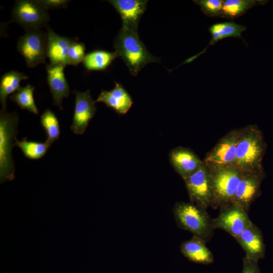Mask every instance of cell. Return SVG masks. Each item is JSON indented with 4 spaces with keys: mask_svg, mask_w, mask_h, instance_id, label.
<instances>
[{
    "mask_svg": "<svg viewBox=\"0 0 273 273\" xmlns=\"http://www.w3.org/2000/svg\"><path fill=\"white\" fill-rule=\"evenodd\" d=\"M266 148L263 133L257 125L242 127L234 166L242 172L264 170L262 160Z\"/></svg>",
    "mask_w": 273,
    "mask_h": 273,
    "instance_id": "6da1fadb",
    "label": "cell"
},
{
    "mask_svg": "<svg viewBox=\"0 0 273 273\" xmlns=\"http://www.w3.org/2000/svg\"><path fill=\"white\" fill-rule=\"evenodd\" d=\"M114 47L115 52L123 60L133 76H136L148 64L160 61V58L148 52L138 32L123 26L114 40Z\"/></svg>",
    "mask_w": 273,
    "mask_h": 273,
    "instance_id": "7a4b0ae2",
    "label": "cell"
},
{
    "mask_svg": "<svg viewBox=\"0 0 273 273\" xmlns=\"http://www.w3.org/2000/svg\"><path fill=\"white\" fill-rule=\"evenodd\" d=\"M176 223L180 229L188 231L206 242L213 235L212 219L206 210L190 202H176L173 208Z\"/></svg>",
    "mask_w": 273,
    "mask_h": 273,
    "instance_id": "3957f363",
    "label": "cell"
},
{
    "mask_svg": "<svg viewBox=\"0 0 273 273\" xmlns=\"http://www.w3.org/2000/svg\"><path fill=\"white\" fill-rule=\"evenodd\" d=\"M19 116L16 112H8L2 108L0 112V176L1 181L12 180L15 166L12 148L18 133Z\"/></svg>",
    "mask_w": 273,
    "mask_h": 273,
    "instance_id": "277c9868",
    "label": "cell"
},
{
    "mask_svg": "<svg viewBox=\"0 0 273 273\" xmlns=\"http://www.w3.org/2000/svg\"><path fill=\"white\" fill-rule=\"evenodd\" d=\"M211 172L213 189L211 207L216 209L233 201L242 172L231 166Z\"/></svg>",
    "mask_w": 273,
    "mask_h": 273,
    "instance_id": "5b68a950",
    "label": "cell"
},
{
    "mask_svg": "<svg viewBox=\"0 0 273 273\" xmlns=\"http://www.w3.org/2000/svg\"><path fill=\"white\" fill-rule=\"evenodd\" d=\"M241 129L237 128L229 131L207 153L202 161L211 171L234 166Z\"/></svg>",
    "mask_w": 273,
    "mask_h": 273,
    "instance_id": "8992f818",
    "label": "cell"
},
{
    "mask_svg": "<svg viewBox=\"0 0 273 273\" xmlns=\"http://www.w3.org/2000/svg\"><path fill=\"white\" fill-rule=\"evenodd\" d=\"M11 22L17 23L26 31L40 30L48 26L50 16L36 0H17L12 11Z\"/></svg>",
    "mask_w": 273,
    "mask_h": 273,
    "instance_id": "52a82bcc",
    "label": "cell"
},
{
    "mask_svg": "<svg viewBox=\"0 0 273 273\" xmlns=\"http://www.w3.org/2000/svg\"><path fill=\"white\" fill-rule=\"evenodd\" d=\"M184 180L191 202L206 210L211 207L213 200L211 172L204 164Z\"/></svg>",
    "mask_w": 273,
    "mask_h": 273,
    "instance_id": "ba28073f",
    "label": "cell"
},
{
    "mask_svg": "<svg viewBox=\"0 0 273 273\" xmlns=\"http://www.w3.org/2000/svg\"><path fill=\"white\" fill-rule=\"evenodd\" d=\"M47 33L41 30L26 31L17 41L19 53L28 67L34 68L44 63L47 56Z\"/></svg>",
    "mask_w": 273,
    "mask_h": 273,
    "instance_id": "9c48e42d",
    "label": "cell"
},
{
    "mask_svg": "<svg viewBox=\"0 0 273 273\" xmlns=\"http://www.w3.org/2000/svg\"><path fill=\"white\" fill-rule=\"evenodd\" d=\"M218 215L212 219L214 230H222L236 238L252 222L247 212L239 205L231 202L219 207Z\"/></svg>",
    "mask_w": 273,
    "mask_h": 273,
    "instance_id": "30bf717a",
    "label": "cell"
},
{
    "mask_svg": "<svg viewBox=\"0 0 273 273\" xmlns=\"http://www.w3.org/2000/svg\"><path fill=\"white\" fill-rule=\"evenodd\" d=\"M264 170L242 172L233 202L247 213L253 202L260 196L261 183L265 177Z\"/></svg>",
    "mask_w": 273,
    "mask_h": 273,
    "instance_id": "8fae6325",
    "label": "cell"
},
{
    "mask_svg": "<svg viewBox=\"0 0 273 273\" xmlns=\"http://www.w3.org/2000/svg\"><path fill=\"white\" fill-rule=\"evenodd\" d=\"M75 106L71 130L76 134H83L89 121L94 116L97 108L90 91L73 90Z\"/></svg>",
    "mask_w": 273,
    "mask_h": 273,
    "instance_id": "7c38bea8",
    "label": "cell"
},
{
    "mask_svg": "<svg viewBox=\"0 0 273 273\" xmlns=\"http://www.w3.org/2000/svg\"><path fill=\"white\" fill-rule=\"evenodd\" d=\"M169 158L174 170L184 180L196 172L203 164L192 150L183 147L172 149Z\"/></svg>",
    "mask_w": 273,
    "mask_h": 273,
    "instance_id": "4fadbf2b",
    "label": "cell"
},
{
    "mask_svg": "<svg viewBox=\"0 0 273 273\" xmlns=\"http://www.w3.org/2000/svg\"><path fill=\"white\" fill-rule=\"evenodd\" d=\"M116 10L122 20V26L138 32V24L146 10L148 1L109 0L108 1Z\"/></svg>",
    "mask_w": 273,
    "mask_h": 273,
    "instance_id": "5bb4252c",
    "label": "cell"
},
{
    "mask_svg": "<svg viewBox=\"0 0 273 273\" xmlns=\"http://www.w3.org/2000/svg\"><path fill=\"white\" fill-rule=\"evenodd\" d=\"M245 252V257L258 261L265 256L262 234L253 222L235 238Z\"/></svg>",
    "mask_w": 273,
    "mask_h": 273,
    "instance_id": "9a60e30c",
    "label": "cell"
},
{
    "mask_svg": "<svg viewBox=\"0 0 273 273\" xmlns=\"http://www.w3.org/2000/svg\"><path fill=\"white\" fill-rule=\"evenodd\" d=\"M47 28V56L50 64L68 65V54L71 44L77 38L58 34L49 26Z\"/></svg>",
    "mask_w": 273,
    "mask_h": 273,
    "instance_id": "2e32d148",
    "label": "cell"
},
{
    "mask_svg": "<svg viewBox=\"0 0 273 273\" xmlns=\"http://www.w3.org/2000/svg\"><path fill=\"white\" fill-rule=\"evenodd\" d=\"M62 64H47V82L53 99V104L62 110V102L70 95V87L65 78L64 68Z\"/></svg>",
    "mask_w": 273,
    "mask_h": 273,
    "instance_id": "e0dca14e",
    "label": "cell"
},
{
    "mask_svg": "<svg viewBox=\"0 0 273 273\" xmlns=\"http://www.w3.org/2000/svg\"><path fill=\"white\" fill-rule=\"evenodd\" d=\"M95 103L102 102L119 114L126 113L131 108L132 100L123 86L115 82L114 87L109 91L103 90Z\"/></svg>",
    "mask_w": 273,
    "mask_h": 273,
    "instance_id": "ac0fdd59",
    "label": "cell"
},
{
    "mask_svg": "<svg viewBox=\"0 0 273 273\" xmlns=\"http://www.w3.org/2000/svg\"><path fill=\"white\" fill-rule=\"evenodd\" d=\"M206 243L202 239L193 236L191 239L181 243L180 250L191 261L203 264H211L213 262L214 257Z\"/></svg>",
    "mask_w": 273,
    "mask_h": 273,
    "instance_id": "d6986e66",
    "label": "cell"
},
{
    "mask_svg": "<svg viewBox=\"0 0 273 273\" xmlns=\"http://www.w3.org/2000/svg\"><path fill=\"white\" fill-rule=\"evenodd\" d=\"M28 77L16 70H11L5 73L0 81V101L2 108L6 109L7 97L15 93L21 86L20 82Z\"/></svg>",
    "mask_w": 273,
    "mask_h": 273,
    "instance_id": "ffe728a7",
    "label": "cell"
},
{
    "mask_svg": "<svg viewBox=\"0 0 273 273\" xmlns=\"http://www.w3.org/2000/svg\"><path fill=\"white\" fill-rule=\"evenodd\" d=\"M117 57L115 52L94 50L85 55L82 63L88 71H102L107 68Z\"/></svg>",
    "mask_w": 273,
    "mask_h": 273,
    "instance_id": "44dd1931",
    "label": "cell"
},
{
    "mask_svg": "<svg viewBox=\"0 0 273 273\" xmlns=\"http://www.w3.org/2000/svg\"><path fill=\"white\" fill-rule=\"evenodd\" d=\"M267 1L262 0H225L222 11L221 18L234 20L243 14L249 9Z\"/></svg>",
    "mask_w": 273,
    "mask_h": 273,
    "instance_id": "7402d4cb",
    "label": "cell"
},
{
    "mask_svg": "<svg viewBox=\"0 0 273 273\" xmlns=\"http://www.w3.org/2000/svg\"><path fill=\"white\" fill-rule=\"evenodd\" d=\"M246 29V26L231 22L213 24L209 28L212 36L210 44H214L218 41L229 37H241L242 33Z\"/></svg>",
    "mask_w": 273,
    "mask_h": 273,
    "instance_id": "603a6c76",
    "label": "cell"
},
{
    "mask_svg": "<svg viewBox=\"0 0 273 273\" xmlns=\"http://www.w3.org/2000/svg\"><path fill=\"white\" fill-rule=\"evenodd\" d=\"M34 89V86L27 84L23 87H20L15 93L11 95L9 98L20 108L34 114H38V110L33 97Z\"/></svg>",
    "mask_w": 273,
    "mask_h": 273,
    "instance_id": "cb8c5ba5",
    "label": "cell"
},
{
    "mask_svg": "<svg viewBox=\"0 0 273 273\" xmlns=\"http://www.w3.org/2000/svg\"><path fill=\"white\" fill-rule=\"evenodd\" d=\"M15 145L21 150L26 157L32 160L39 159L43 157L51 146L47 141H28L26 138L21 141L16 140Z\"/></svg>",
    "mask_w": 273,
    "mask_h": 273,
    "instance_id": "d4e9b609",
    "label": "cell"
},
{
    "mask_svg": "<svg viewBox=\"0 0 273 273\" xmlns=\"http://www.w3.org/2000/svg\"><path fill=\"white\" fill-rule=\"evenodd\" d=\"M40 123L47 136V142L51 146L60 135L59 120L55 114L50 109H46L40 116Z\"/></svg>",
    "mask_w": 273,
    "mask_h": 273,
    "instance_id": "484cf974",
    "label": "cell"
},
{
    "mask_svg": "<svg viewBox=\"0 0 273 273\" xmlns=\"http://www.w3.org/2000/svg\"><path fill=\"white\" fill-rule=\"evenodd\" d=\"M193 2L200 6L201 11L206 16L221 17L223 0H196Z\"/></svg>",
    "mask_w": 273,
    "mask_h": 273,
    "instance_id": "4316f807",
    "label": "cell"
},
{
    "mask_svg": "<svg viewBox=\"0 0 273 273\" xmlns=\"http://www.w3.org/2000/svg\"><path fill=\"white\" fill-rule=\"evenodd\" d=\"M85 46L83 42L74 41L70 46L68 54V65L77 66L85 57Z\"/></svg>",
    "mask_w": 273,
    "mask_h": 273,
    "instance_id": "83f0119b",
    "label": "cell"
},
{
    "mask_svg": "<svg viewBox=\"0 0 273 273\" xmlns=\"http://www.w3.org/2000/svg\"><path fill=\"white\" fill-rule=\"evenodd\" d=\"M36 1L46 10L65 8L70 2L69 0H36Z\"/></svg>",
    "mask_w": 273,
    "mask_h": 273,
    "instance_id": "f1b7e54d",
    "label": "cell"
},
{
    "mask_svg": "<svg viewBox=\"0 0 273 273\" xmlns=\"http://www.w3.org/2000/svg\"><path fill=\"white\" fill-rule=\"evenodd\" d=\"M258 262L245 256L243 259V269L241 273H261Z\"/></svg>",
    "mask_w": 273,
    "mask_h": 273,
    "instance_id": "f546056e",
    "label": "cell"
}]
</instances>
